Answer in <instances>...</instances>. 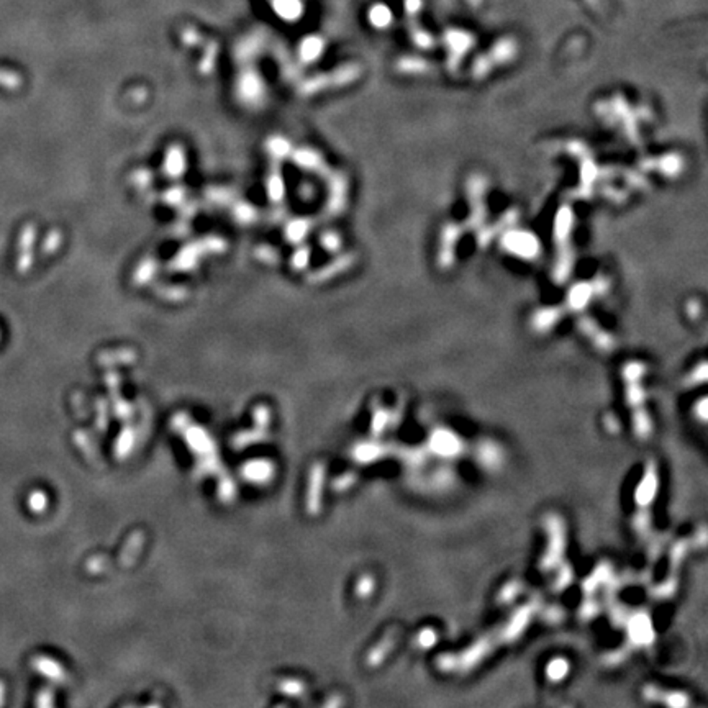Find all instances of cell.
<instances>
[{"label": "cell", "instance_id": "cell-1", "mask_svg": "<svg viewBox=\"0 0 708 708\" xmlns=\"http://www.w3.org/2000/svg\"><path fill=\"white\" fill-rule=\"evenodd\" d=\"M518 53L517 41L513 38H502V40L495 43L489 51V54H483L481 58H477L476 64H474V74L481 77L483 74H489L490 69L495 66V64H505L510 63L515 59Z\"/></svg>", "mask_w": 708, "mask_h": 708}, {"label": "cell", "instance_id": "cell-2", "mask_svg": "<svg viewBox=\"0 0 708 708\" xmlns=\"http://www.w3.org/2000/svg\"><path fill=\"white\" fill-rule=\"evenodd\" d=\"M503 246L508 253L517 254L520 258L531 259L539 254V243L534 235L526 231H512L503 238Z\"/></svg>", "mask_w": 708, "mask_h": 708}, {"label": "cell", "instance_id": "cell-3", "mask_svg": "<svg viewBox=\"0 0 708 708\" xmlns=\"http://www.w3.org/2000/svg\"><path fill=\"white\" fill-rule=\"evenodd\" d=\"M474 40L472 34H469L464 30L451 28L444 33V45L450 50V66L455 67L456 63H459L464 58L466 53L472 48Z\"/></svg>", "mask_w": 708, "mask_h": 708}, {"label": "cell", "instance_id": "cell-4", "mask_svg": "<svg viewBox=\"0 0 708 708\" xmlns=\"http://www.w3.org/2000/svg\"><path fill=\"white\" fill-rule=\"evenodd\" d=\"M457 236H459V231H457L456 227H452V225L444 227L443 241H441V254H439V264H441L443 267H450L452 264V251H455Z\"/></svg>", "mask_w": 708, "mask_h": 708}, {"label": "cell", "instance_id": "cell-5", "mask_svg": "<svg viewBox=\"0 0 708 708\" xmlns=\"http://www.w3.org/2000/svg\"><path fill=\"white\" fill-rule=\"evenodd\" d=\"M594 287L590 284H579V286L572 287L571 293H569V304H571L572 309H582L587 304V300L592 297Z\"/></svg>", "mask_w": 708, "mask_h": 708}, {"label": "cell", "instance_id": "cell-6", "mask_svg": "<svg viewBox=\"0 0 708 708\" xmlns=\"http://www.w3.org/2000/svg\"><path fill=\"white\" fill-rule=\"evenodd\" d=\"M559 318V312L556 309H545L541 310V312L534 315V326H537V330H550V328L554 325L556 322H558Z\"/></svg>", "mask_w": 708, "mask_h": 708}, {"label": "cell", "instance_id": "cell-7", "mask_svg": "<svg viewBox=\"0 0 708 708\" xmlns=\"http://www.w3.org/2000/svg\"><path fill=\"white\" fill-rule=\"evenodd\" d=\"M410 37H412L413 43L423 50H428L433 46V38H431V34L428 32H425L421 27H418L413 20L410 21Z\"/></svg>", "mask_w": 708, "mask_h": 708}, {"label": "cell", "instance_id": "cell-8", "mask_svg": "<svg viewBox=\"0 0 708 708\" xmlns=\"http://www.w3.org/2000/svg\"><path fill=\"white\" fill-rule=\"evenodd\" d=\"M402 64H405L404 69L407 72H423L426 69V66H428V64L423 61V59H418V58H405Z\"/></svg>", "mask_w": 708, "mask_h": 708}, {"label": "cell", "instance_id": "cell-9", "mask_svg": "<svg viewBox=\"0 0 708 708\" xmlns=\"http://www.w3.org/2000/svg\"><path fill=\"white\" fill-rule=\"evenodd\" d=\"M565 667L568 666H565V663H563V660H556L552 666H550V674L552 679H561V677L565 674V671H568Z\"/></svg>", "mask_w": 708, "mask_h": 708}, {"label": "cell", "instance_id": "cell-10", "mask_svg": "<svg viewBox=\"0 0 708 708\" xmlns=\"http://www.w3.org/2000/svg\"><path fill=\"white\" fill-rule=\"evenodd\" d=\"M423 0H405V10L408 15H417L421 10Z\"/></svg>", "mask_w": 708, "mask_h": 708}, {"label": "cell", "instance_id": "cell-11", "mask_svg": "<svg viewBox=\"0 0 708 708\" xmlns=\"http://www.w3.org/2000/svg\"><path fill=\"white\" fill-rule=\"evenodd\" d=\"M375 17H377V20L381 21L382 27H384V25L391 23V20H392L391 12H388L386 7H379V8H377V14H375Z\"/></svg>", "mask_w": 708, "mask_h": 708}]
</instances>
